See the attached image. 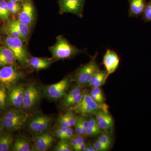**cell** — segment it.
<instances>
[{
	"mask_svg": "<svg viewBox=\"0 0 151 151\" xmlns=\"http://www.w3.org/2000/svg\"><path fill=\"white\" fill-rule=\"evenodd\" d=\"M35 8L32 0H24L18 14V20L22 23L32 25L35 19Z\"/></svg>",
	"mask_w": 151,
	"mask_h": 151,
	"instance_id": "cell-11",
	"label": "cell"
},
{
	"mask_svg": "<svg viewBox=\"0 0 151 151\" xmlns=\"http://www.w3.org/2000/svg\"><path fill=\"white\" fill-rule=\"evenodd\" d=\"M108 78L107 70H100L94 73L88 86L91 88L100 87L104 85Z\"/></svg>",
	"mask_w": 151,
	"mask_h": 151,
	"instance_id": "cell-19",
	"label": "cell"
},
{
	"mask_svg": "<svg viewBox=\"0 0 151 151\" xmlns=\"http://www.w3.org/2000/svg\"><path fill=\"white\" fill-rule=\"evenodd\" d=\"M64 115L67 120L69 127H71L74 126L77 117L76 116L74 112L73 111H68L64 114Z\"/></svg>",
	"mask_w": 151,
	"mask_h": 151,
	"instance_id": "cell-30",
	"label": "cell"
},
{
	"mask_svg": "<svg viewBox=\"0 0 151 151\" xmlns=\"http://www.w3.org/2000/svg\"><path fill=\"white\" fill-rule=\"evenodd\" d=\"M71 79V77L68 76L57 83L47 85L44 88L45 94L50 100H58L61 99L66 94Z\"/></svg>",
	"mask_w": 151,
	"mask_h": 151,
	"instance_id": "cell-5",
	"label": "cell"
},
{
	"mask_svg": "<svg viewBox=\"0 0 151 151\" xmlns=\"http://www.w3.org/2000/svg\"><path fill=\"white\" fill-rule=\"evenodd\" d=\"M4 130H5L4 129L3 126H2L1 124V123H0V135H1L4 132Z\"/></svg>",
	"mask_w": 151,
	"mask_h": 151,
	"instance_id": "cell-40",
	"label": "cell"
},
{
	"mask_svg": "<svg viewBox=\"0 0 151 151\" xmlns=\"http://www.w3.org/2000/svg\"><path fill=\"white\" fill-rule=\"evenodd\" d=\"M52 119L42 113L36 114L28 122V128L30 132L40 134L47 131L51 126Z\"/></svg>",
	"mask_w": 151,
	"mask_h": 151,
	"instance_id": "cell-7",
	"label": "cell"
},
{
	"mask_svg": "<svg viewBox=\"0 0 151 151\" xmlns=\"http://www.w3.org/2000/svg\"><path fill=\"white\" fill-rule=\"evenodd\" d=\"M86 143H85V142H84L82 143L81 145H80L78 146L76 149L74 150V151H84V149H85V148L86 147Z\"/></svg>",
	"mask_w": 151,
	"mask_h": 151,
	"instance_id": "cell-39",
	"label": "cell"
},
{
	"mask_svg": "<svg viewBox=\"0 0 151 151\" xmlns=\"http://www.w3.org/2000/svg\"><path fill=\"white\" fill-rule=\"evenodd\" d=\"M2 30L8 36L12 37L18 38L20 39L23 41L24 42L23 38L22 36L20 33L13 26L10 24L9 22L6 24L2 27Z\"/></svg>",
	"mask_w": 151,
	"mask_h": 151,
	"instance_id": "cell-23",
	"label": "cell"
},
{
	"mask_svg": "<svg viewBox=\"0 0 151 151\" xmlns=\"http://www.w3.org/2000/svg\"><path fill=\"white\" fill-rule=\"evenodd\" d=\"M7 6L10 14L16 15L19 12L22 4L20 2H13L8 1Z\"/></svg>",
	"mask_w": 151,
	"mask_h": 151,
	"instance_id": "cell-27",
	"label": "cell"
},
{
	"mask_svg": "<svg viewBox=\"0 0 151 151\" xmlns=\"http://www.w3.org/2000/svg\"><path fill=\"white\" fill-rule=\"evenodd\" d=\"M82 118L83 116H78L76 117L74 127L76 133L77 135H82Z\"/></svg>",
	"mask_w": 151,
	"mask_h": 151,
	"instance_id": "cell-31",
	"label": "cell"
},
{
	"mask_svg": "<svg viewBox=\"0 0 151 151\" xmlns=\"http://www.w3.org/2000/svg\"><path fill=\"white\" fill-rule=\"evenodd\" d=\"M7 1L13 2H20L24 0H7Z\"/></svg>",
	"mask_w": 151,
	"mask_h": 151,
	"instance_id": "cell-41",
	"label": "cell"
},
{
	"mask_svg": "<svg viewBox=\"0 0 151 151\" xmlns=\"http://www.w3.org/2000/svg\"><path fill=\"white\" fill-rule=\"evenodd\" d=\"M95 116L99 128L105 133L111 134L114 128V121L111 115L108 112L99 110Z\"/></svg>",
	"mask_w": 151,
	"mask_h": 151,
	"instance_id": "cell-12",
	"label": "cell"
},
{
	"mask_svg": "<svg viewBox=\"0 0 151 151\" xmlns=\"http://www.w3.org/2000/svg\"><path fill=\"white\" fill-rule=\"evenodd\" d=\"M16 61L10 49L6 46H0V67L15 64Z\"/></svg>",
	"mask_w": 151,
	"mask_h": 151,
	"instance_id": "cell-16",
	"label": "cell"
},
{
	"mask_svg": "<svg viewBox=\"0 0 151 151\" xmlns=\"http://www.w3.org/2000/svg\"><path fill=\"white\" fill-rule=\"evenodd\" d=\"M54 60L52 58L33 57L29 59L28 64L35 70H42L49 67Z\"/></svg>",
	"mask_w": 151,
	"mask_h": 151,
	"instance_id": "cell-17",
	"label": "cell"
},
{
	"mask_svg": "<svg viewBox=\"0 0 151 151\" xmlns=\"http://www.w3.org/2000/svg\"><path fill=\"white\" fill-rule=\"evenodd\" d=\"M83 93L75 96L69 100H63L61 102V107L63 108H70L78 104L82 100Z\"/></svg>",
	"mask_w": 151,
	"mask_h": 151,
	"instance_id": "cell-25",
	"label": "cell"
},
{
	"mask_svg": "<svg viewBox=\"0 0 151 151\" xmlns=\"http://www.w3.org/2000/svg\"><path fill=\"white\" fill-rule=\"evenodd\" d=\"M55 151H71L73 150L67 141L60 140L55 147Z\"/></svg>",
	"mask_w": 151,
	"mask_h": 151,
	"instance_id": "cell-28",
	"label": "cell"
},
{
	"mask_svg": "<svg viewBox=\"0 0 151 151\" xmlns=\"http://www.w3.org/2000/svg\"><path fill=\"white\" fill-rule=\"evenodd\" d=\"M85 1L86 0H58L60 13H70L82 18Z\"/></svg>",
	"mask_w": 151,
	"mask_h": 151,
	"instance_id": "cell-9",
	"label": "cell"
},
{
	"mask_svg": "<svg viewBox=\"0 0 151 151\" xmlns=\"http://www.w3.org/2000/svg\"><path fill=\"white\" fill-rule=\"evenodd\" d=\"M20 39L7 36L4 39L5 45L10 49L15 58L16 60L22 65L28 64L29 56L27 50Z\"/></svg>",
	"mask_w": 151,
	"mask_h": 151,
	"instance_id": "cell-4",
	"label": "cell"
},
{
	"mask_svg": "<svg viewBox=\"0 0 151 151\" xmlns=\"http://www.w3.org/2000/svg\"><path fill=\"white\" fill-rule=\"evenodd\" d=\"M73 137V131L71 127L67 128L65 134L63 136L62 140L65 141L69 140Z\"/></svg>",
	"mask_w": 151,
	"mask_h": 151,
	"instance_id": "cell-35",
	"label": "cell"
},
{
	"mask_svg": "<svg viewBox=\"0 0 151 151\" xmlns=\"http://www.w3.org/2000/svg\"><path fill=\"white\" fill-rule=\"evenodd\" d=\"M55 134L59 138L60 140L62 139L63 137V132L62 129L61 127H58L57 128L55 132Z\"/></svg>",
	"mask_w": 151,
	"mask_h": 151,
	"instance_id": "cell-37",
	"label": "cell"
},
{
	"mask_svg": "<svg viewBox=\"0 0 151 151\" xmlns=\"http://www.w3.org/2000/svg\"><path fill=\"white\" fill-rule=\"evenodd\" d=\"M55 141L53 134L48 131L37 134L32 151H46L51 147Z\"/></svg>",
	"mask_w": 151,
	"mask_h": 151,
	"instance_id": "cell-10",
	"label": "cell"
},
{
	"mask_svg": "<svg viewBox=\"0 0 151 151\" xmlns=\"http://www.w3.org/2000/svg\"><path fill=\"white\" fill-rule=\"evenodd\" d=\"M142 19L145 22H151V0L147 3L142 14Z\"/></svg>",
	"mask_w": 151,
	"mask_h": 151,
	"instance_id": "cell-29",
	"label": "cell"
},
{
	"mask_svg": "<svg viewBox=\"0 0 151 151\" xmlns=\"http://www.w3.org/2000/svg\"><path fill=\"white\" fill-rule=\"evenodd\" d=\"M54 60L70 59L83 51L72 45L62 36L56 38L55 43L49 47Z\"/></svg>",
	"mask_w": 151,
	"mask_h": 151,
	"instance_id": "cell-1",
	"label": "cell"
},
{
	"mask_svg": "<svg viewBox=\"0 0 151 151\" xmlns=\"http://www.w3.org/2000/svg\"><path fill=\"white\" fill-rule=\"evenodd\" d=\"M27 117L28 116H26L21 118L11 119L1 117L0 123L6 131L10 132L18 131L24 126Z\"/></svg>",
	"mask_w": 151,
	"mask_h": 151,
	"instance_id": "cell-14",
	"label": "cell"
},
{
	"mask_svg": "<svg viewBox=\"0 0 151 151\" xmlns=\"http://www.w3.org/2000/svg\"><path fill=\"white\" fill-rule=\"evenodd\" d=\"M41 96L39 86L34 83H29L25 88L22 108L25 110H31L39 103Z\"/></svg>",
	"mask_w": 151,
	"mask_h": 151,
	"instance_id": "cell-6",
	"label": "cell"
},
{
	"mask_svg": "<svg viewBox=\"0 0 151 151\" xmlns=\"http://www.w3.org/2000/svg\"><path fill=\"white\" fill-rule=\"evenodd\" d=\"M120 57L114 50L107 49L103 58V63L108 72V76L115 72L119 67Z\"/></svg>",
	"mask_w": 151,
	"mask_h": 151,
	"instance_id": "cell-13",
	"label": "cell"
},
{
	"mask_svg": "<svg viewBox=\"0 0 151 151\" xmlns=\"http://www.w3.org/2000/svg\"><path fill=\"white\" fill-rule=\"evenodd\" d=\"M97 55L96 52L88 63L82 65L76 70L74 80L78 86L82 88L89 86L94 73L100 70L96 61Z\"/></svg>",
	"mask_w": 151,
	"mask_h": 151,
	"instance_id": "cell-2",
	"label": "cell"
},
{
	"mask_svg": "<svg viewBox=\"0 0 151 151\" xmlns=\"http://www.w3.org/2000/svg\"><path fill=\"white\" fill-rule=\"evenodd\" d=\"M93 145L96 151H107L109 150L111 147V146L103 144L98 140L94 142Z\"/></svg>",
	"mask_w": 151,
	"mask_h": 151,
	"instance_id": "cell-32",
	"label": "cell"
},
{
	"mask_svg": "<svg viewBox=\"0 0 151 151\" xmlns=\"http://www.w3.org/2000/svg\"><path fill=\"white\" fill-rule=\"evenodd\" d=\"M97 140L103 144L111 146L112 140L110 136L107 133H102Z\"/></svg>",
	"mask_w": 151,
	"mask_h": 151,
	"instance_id": "cell-33",
	"label": "cell"
},
{
	"mask_svg": "<svg viewBox=\"0 0 151 151\" xmlns=\"http://www.w3.org/2000/svg\"><path fill=\"white\" fill-rule=\"evenodd\" d=\"M83 151H96V150H95L93 145L89 144V145H86V147Z\"/></svg>",
	"mask_w": 151,
	"mask_h": 151,
	"instance_id": "cell-38",
	"label": "cell"
},
{
	"mask_svg": "<svg viewBox=\"0 0 151 151\" xmlns=\"http://www.w3.org/2000/svg\"><path fill=\"white\" fill-rule=\"evenodd\" d=\"M9 23L12 25L20 33L23 38L24 42L27 41L29 34V27L27 25L24 24L18 20H12L8 22Z\"/></svg>",
	"mask_w": 151,
	"mask_h": 151,
	"instance_id": "cell-21",
	"label": "cell"
},
{
	"mask_svg": "<svg viewBox=\"0 0 151 151\" xmlns=\"http://www.w3.org/2000/svg\"><path fill=\"white\" fill-rule=\"evenodd\" d=\"M14 138L10 132H4L0 135V151H8L13 145Z\"/></svg>",
	"mask_w": 151,
	"mask_h": 151,
	"instance_id": "cell-18",
	"label": "cell"
},
{
	"mask_svg": "<svg viewBox=\"0 0 151 151\" xmlns=\"http://www.w3.org/2000/svg\"><path fill=\"white\" fill-rule=\"evenodd\" d=\"M130 17H138L142 15L145 8L146 0H129Z\"/></svg>",
	"mask_w": 151,
	"mask_h": 151,
	"instance_id": "cell-15",
	"label": "cell"
},
{
	"mask_svg": "<svg viewBox=\"0 0 151 151\" xmlns=\"http://www.w3.org/2000/svg\"><path fill=\"white\" fill-rule=\"evenodd\" d=\"M25 87L17 84L7 89V104L9 107L19 109L22 108Z\"/></svg>",
	"mask_w": 151,
	"mask_h": 151,
	"instance_id": "cell-8",
	"label": "cell"
},
{
	"mask_svg": "<svg viewBox=\"0 0 151 151\" xmlns=\"http://www.w3.org/2000/svg\"><path fill=\"white\" fill-rule=\"evenodd\" d=\"M103 131L99 128L95 118L88 120V126L86 132V136L94 137L102 134Z\"/></svg>",
	"mask_w": 151,
	"mask_h": 151,
	"instance_id": "cell-22",
	"label": "cell"
},
{
	"mask_svg": "<svg viewBox=\"0 0 151 151\" xmlns=\"http://www.w3.org/2000/svg\"><path fill=\"white\" fill-rule=\"evenodd\" d=\"M58 123V127H67V128L69 127L64 114L60 117Z\"/></svg>",
	"mask_w": 151,
	"mask_h": 151,
	"instance_id": "cell-34",
	"label": "cell"
},
{
	"mask_svg": "<svg viewBox=\"0 0 151 151\" xmlns=\"http://www.w3.org/2000/svg\"><path fill=\"white\" fill-rule=\"evenodd\" d=\"M12 150L13 151H31L29 140L24 136H19L14 141Z\"/></svg>",
	"mask_w": 151,
	"mask_h": 151,
	"instance_id": "cell-20",
	"label": "cell"
},
{
	"mask_svg": "<svg viewBox=\"0 0 151 151\" xmlns=\"http://www.w3.org/2000/svg\"><path fill=\"white\" fill-rule=\"evenodd\" d=\"M90 95L92 100L98 104H103L105 102L103 91L100 87H92Z\"/></svg>",
	"mask_w": 151,
	"mask_h": 151,
	"instance_id": "cell-24",
	"label": "cell"
},
{
	"mask_svg": "<svg viewBox=\"0 0 151 151\" xmlns=\"http://www.w3.org/2000/svg\"><path fill=\"white\" fill-rule=\"evenodd\" d=\"M88 120L86 117H83L82 118V136H86V132L88 128Z\"/></svg>",
	"mask_w": 151,
	"mask_h": 151,
	"instance_id": "cell-36",
	"label": "cell"
},
{
	"mask_svg": "<svg viewBox=\"0 0 151 151\" xmlns=\"http://www.w3.org/2000/svg\"><path fill=\"white\" fill-rule=\"evenodd\" d=\"M10 13L6 0H0V19L7 20L9 17Z\"/></svg>",
	"mask_w": 151,
	"mask_h": 151,
	"instance_id": "cell-26",
	"label": "cell"
},
{
	"mask_svg": "<svg viewBox=\"0 0 151 151\" xmlns=\"http://www.w3.org/2000/svg\"><path fill=\"white\" fill-rule=\"evenodd\" d=\"M24 77V74L15 63L0 67V87L7 89Z\"/></svg>",
	"mask_w": 151,
	"mask_h": 151,
	"instance_id": "cell-3",
	"label": "cell"
}]
</instances>
